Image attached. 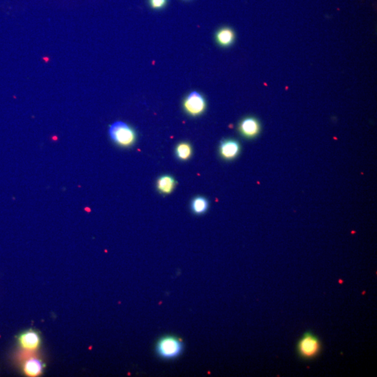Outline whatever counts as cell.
<instances>
[{"label":"cell","instance_id":"1","mask_svg":"<svg viewBox=\"0 0 377 377\" xmlns=\"http://www.w3.org/2000/svg\"><path fill=\"white\" fill-rule=\"evenodd\" d=\"M108 134L111 141L120 148H131L137 141L135 130L122 121H117L110 125Z\"/></svg>","mask_w":377,"mask_h":377},{"label":"cell","instance_id":"2","mask_svg":"<svg viewBox=\"0 0 377 377\" xmlns=\"http://www.w3.org/2000/svg\"><path fill=\"white\" fill-rule=\"evenodd\" d=\"M183 342L174 336H165L159 340L156 351L160 358L170 360L178 358L183 353Z\"/></svg>","mask_w":377,"mask_h":377},{"label":"cell","instance_id":"3","mask_svg":"<svg viewBox=\"0 0 377 377\" xmlns=\"http://www.w3.org/2000/svg\"><path fill=\"white\" fill-rule=\"evenodd\" d=\"M321 350V343L319 338L312 332L303 334L297 345L298 354L305 360L316 358Z\"/></svg>","mask_w":377,"mask_h":377},{"label":"cell","instance_id":"4","mask_svg":"<svg viewBox=\"0 0 377 377\" xmlns=\"http://www.w3.org/2000/svg\"><path fill=\"white\" fill-rule=\"evenodd\" d=\"M206 108L207 102L205 97L198 92H192L184 99V110L189 116H200L205 111Z\"/></svg>","mask_w":377,"mask_h":377},{"label":"cell","instance_id":"5","mask_svg":"<svg viewBox=\"0 0 377 377\" xmlns=\"http://www.w3.org/2000/svg\"><path fill=\"white\" fill-rule=\"evenodd\" d=\"M261 129L260 122L254 117H244L238 124L240 135L247 139H253L258 137Z\"/></svg>","mask_w":377,"mask_h":377},{"label":"cell","instance_id":"6","mask_svg":"<svg viewBox=\"0 0 377 377\" xmlns=\"http://www.w3.org/2000/svg\"><path fill=\"white\" fill-rule=\"evenodd\" d=\"M240 143L234 139L224 140L219 146L221 157L226 161L235 159L240 154Z\"/></svg>","mask_w":377,"mask_h":377},{"label":"cell","instance_id":"7","mask_svg":"<svg viewBox=\"0 0 377 377\" xmlns=\"http://www.w3.org/2000/svg\"><path fill=\"white\" fill-rule=\"evenodd\" d=\"M19 343L25 351H35L41 345V338L36 331L29 330L21 334Z\"/></svg>","mask_w":377,"mask_h":377},{"label":"cell","instance_id":"8","mask_svg":"<svg viewBox=\"0 0 377 377\" xmlns=\"http://www.w3.org/2000/svg\"><path fill=\"white\" fill-rule=\"evenodd\" d=\"M235 40L234 30L229 27H221L215 34V41L221 47H230L234 43Z\"/></svg>","mask_w":377,"mask_h":377},{"label":"cell","instance_id":"9","mask_svg":"<svg viewBox=\"0 0 377 377\" xmlns=\"http://www.w3.org/2000/svg\"><path fill=\"white\" fill-rule=\"evenodd\" d=\"M44 364L41 360L36 358H30L23 364V369L25 374L31 377L39 376L44 370Z\"/></svg>","mask_w":377,"mask_h":377},{"label":"cell","instance_id":"10","mask_svg":"<svg viewBox=\"0 0 377 377\" xmlns=\"http://www.w3.org/2000/svg\"><path fill=\"white\" fill-rule=\"evenodd\" d=\"M176 185H177V183H176L175 178L172 176H169V175L160 176L157 180V184H156L158 192L163 195L172 194L176 188Z\"/></svg>","mask_w":377,"mask_h":377},{"label":"cell","instance_id":"11","mask_svg":"<svg viewBox=\"0 0 377 377\" xmlns=\"http://www.w3.org/2000/svg\"><path fill=\"white\" fill-rule=\"evenodd\" d=\"M175 154L180 161H187L192 157L193 148L192 145L187 142H181L176 145Z\"/></svg>","mask_w":377,"mask_h":377},{"label":"cell","instance_id":"12","mask_svg":"<svg viewBox=\"0 0 377 377\" xmlns=\"http://www.w3.org/2000/svg\"><path fill=\"white\" fill-rule=\"evenodd\" d=\"M209 207V202L203 196H197L193 198L191 202V209L195 215H200L207 212Z\"/></svg>","mask_w":377,"mask_h":377},{"label":"cell","instance_id":"13","mask_svg":"<svg viewBox=\"0 0 377 377\" xmlns=\"http://www.w3.org/2000/svg\"><path fill=\"white\" fill-rule=\"evenodd\" d=\"M168 0H149L151 8L160 10L166 6Z\"/></svg>","mask_w":377,"mask_h":377}]
</instances>
